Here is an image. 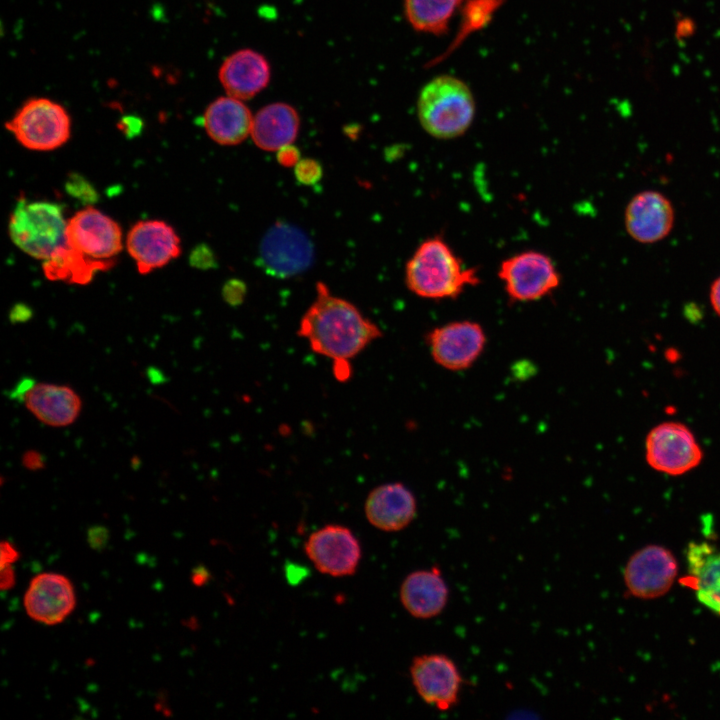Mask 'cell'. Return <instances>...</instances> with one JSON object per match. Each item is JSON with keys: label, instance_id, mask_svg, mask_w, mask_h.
<instances>
[{"label": "cell", "instance_id": "cell-34", "mask_svg": "<svg viewBox=\"0 0 720 720\" xmlns=\"http://www.w3.org/2000/svg\"><path fill=\"white\" fill-rule=\"evenodd\" d=\"M118 127L125 135L134 136L141 131L142 121L135 116H126L120 120Z\"/></svg>", "mask_w": 720, "mask_h": 720}, {"label": "cell", "instance_id": "cell-24", "mask_svg": "<svg viewBox=\"0 0 720 720\" xmlns=\"http://www.w3.org/2000/svg\"><path fill=\"white\" fill-rule=\"evenodd\" d=\"M111 268L105 263L87 259L65 243L43 263L44 274L49 280L80 285L88 284L97 272Z\"/></svg>", "mask_w": 720, "mask_h": 720}, {"label": "cell", "instance_id": "cell-26", "mask_svg": "<svg viewBox=\"0 0 720 720\" xmlns=\"http://www.w3.org/2000/svg\"><path fill=\"white\" fill-rule=\"evenodd\" d=\"M504 0H465L462 7V20L455 41L443 55H448L469 34L482 29L492 19Z\"/></svg>", "mask_w": 720, "mask_h": 720}, {"label": "cell", "instance_id": "cell-29", "mask_svg": "<svg viewBox=\"0 0 720 720\" xmlns=\"http://www.w3.org/2000/svg\"><path fill=\"white\" fill-rule=\"evenodd\" d=\"M245 286L241 281L231 280L223 287V298L230 305H239L245 296Z\"/></svg>", "mask_w": 720, "mask_h": 720}, {"label": "cell", "instance_id": "cell-17", "mask_svg": "<svg viewBox=\"0 0 720 720\" xmlns=\"http://www.w3.org/2000/svg\"><path fill=\"white\" fill-rule=\"evenodd\" d=\"M450 590L439 566L409 573L402 581L399 598L406 612L420 620L442 614L449 602Z\"/></svg>", "mask_w": 720, "mask_h": 720}, {"label": "cell", "instance_id": "cell-18", "mask_svg": "<svg viewBox=\"0 0 720 720\" xmlns=\"http://www.w3.org/2000/svg\"><path fill=\"white\" fill-rule=\"evenodd\" d=\"M368 522L384 532H398L416 517L417 501L413 492L400 482L385 483L371 490L365 500Z\"/></svg>", "mask_w": 720, "mask_h": 720}, {"label": "cell", "instance_id": "cell-12", "mask_svg": "<svg viewBox=\"0 0 720 720\" xmlns=\"http://www.w3.org/2000/svg\"><path fill=\"white\" fill-rule=\"evenodd\" d=\"M304 549L315 568L332 577L353 575L361 560L358 539L349 528L338 524L314 531Z\"/></svg>", "mask_w": 720, "mask_h": 720}, {"label": "cell", "instance_id": "cell-41", "mask_svg": "<svg viewBox=\"0 0 720 720\" xmlns=\"http://www.w3.org/2000/svg\"><path fill=\"white\" fill-rule=\"evenodd\" d=\"M191 580L195 586H202L208 580L207 570L204 567H196L193 569Z\"/></svg>", "mask_w": 720, "mask_h": 720}, {"label": "cell", "instance_id": "cell-40", "mask_svg": "<svg viewBox=\"0 0 720 720\" xmlns=\"http://www.w3.org/2000/svg\"><path fill=\"white\" fill-rule=\"evenodd\" d=\"M333 371L335 377L340 381H346L351 375V368L349 361H337L334 362Z\"/></svg>", "mask_w": 720, "mask_h": 720}, {"label": "cell", "instance_id": "cell-11", "mask_svg": "<svg viewBox=\"0 0 720 720\" xmlns=\"http://www.w3.org/2000/svg\"><path fill=\"white\" fill-rule=\"evenodd\" d=\"M426 342L435 363L450 371H463L478 360L487 339L479 323L460 320L435 327Z\"/></svg>", "mask_w": 720, "mask_h": 720}, {"label": "cell", "instance_id": "cell-20", "mask_svg": "<svg viewBox=\"0 0 720 720\" xmlns=\"http://www.w3.org/2000/svg\"><path fill=\"white\" fill-rule=\"evenodd\" d=\"M25 407L43 424L65 427L78 418L82 401L69 386L52 383H34L24 395Z\"/></svg>", "mask_w": 720, "mask_h": 720}, {"label": "cell", "instance_id": "cell-19", "mask_svg": "<svg viewBox=\"0 0 720 720\" xmlns=\"http://www.w3.org/2000/svg\"><path fill=\"white\" fill-rule=\"evenodd\" d=\"M271 69L267 59L252 49L237 50L219 68L218 77L228 95L246 100L269 83Z\"/></svg>", "mask_w": 720, "mask_h": 720}, {"label": "cell", "instance_id": "cell-22", "mask_svg": "<svg viewBox=\"0 0 720 720\" xmlns=\"http://www.w3.org/2000/svg\"><path fill=\"white\" fill-rule=\"evenodd\" d=\"M686 562L689 585L697 600L720 616V551L707 542H692Z\"/></svg>", "mask_w": 720, "mask_h": 720}, {"label": "cell", "instance_id": "cell-1", "mask_svg": "<svg viewBox=\"0 0 720 720\" xmlns=\"http://www.w3.org/2000/svg\"><path fill=\"white\" fill-rule=\"evenodd\" d=\"M310 349L333 362L349 361L382 337L379 327L351 302L334 296L322 282L297 331Z\"/></svg>", "mask_w": 720, "mask_h": 720}, {"label": "cell", "instance_id": "cell-31", "mask_svg": "<svg viewBox=\"0 0 720 720\" xmlns=\"http://www.w3.org/2000/svg\"><path fill=\"white\" fill-rule=\"evenodd\" d=\"M190 263L194 267L204 269L213 266L215 260L211 250L205 245H200L191 253Z\"/></svg>", "mask_w": 720, "mask_h": 720}, {"label": "cell", "instance_id": "cell-16", "mask_svg": "<svg viewBox=\"0 0 720 720\" xmlns=\"http://www.w3.org/2000/svg\"><path fill=\"white\" fill-rule=\"evenodd\" d=\"M674 220L672 203L664 194L655 190L635 194L624 212L628 235L642 244H652L666 238L673 228Z\"/></svg>", "mask_w": 720, "mask_h": 720}, {"label": "cell", "instance_id": "cell-28", "mask_svg": "<svg viewBox=\"0 0 720 720\" xmlns=\"http://www.w3.org/2000/svg\"><path fill=\"white\" fill-rule=\"evenodd\" d=\"M67 189L70 194L84 200L95 199V191L80 176L74 175L67 182Z\"/></svg>", "mask_w": 720, "mask_h": 720}, {"label": "cell", "instance_id": "cell-2", "mask_svg": "<svg viewBox=\"0 0 720 720\" xmlns=\"http://www.w3.org/2000/svg\"><path fill=\"white\" fill-rule=\"evenodd\" d=\"M405 282L415 295L431 300L455 299L480 278L474 268L464 266L441 236L424 240L405 267Z\"/></svg>", "mask_w": 720, "mask_h": 720}, {"label": "cell", "instance_id": "cell-39", "mask_svg": "<svg viewBox=\"0 0 720 720\" xmlns=\"http://www.w3.org/2000/svg\"><path fill=\"white\" fill-rule=\"evenodd\" d=\"M709 300L714 312L720 317V275L710 286Z\"/></svg>", "mask_w": 720, "mask_h": 720}, {"label": "cell", "instance_id": "cell-5", "mask_svg": "<svg viewBox=\"0 0 720 720\" xmlns=\"http://www.w3.org/2000/svg\"><path fill=\"white\" fill-rule=\"evenodd\" d=\"M5 128L25 148L52 151L63 146L71 136V118L59 103L45 97L26 100L5 123Z\"/></svg>", "mask_w": 720, "mask_h": 720}, {"label": "cell", "instance_id": "cell-13", "mask_svg": "<svg viewBox=\"0 0 720 720\" xmlns=\"http://www.w3.org/2000/svg\"><path fill=\"white\" fill-rule=\"evenodd\" d=\"M259 257L267 273L286 278L304 271L311 264L313 248L301 230L278 223L265 234Z\"/></svg>", "mask_w": 720, "mask_h": 720}, {"label": "cell", "instance_id": "cell-3", "mask_svg": "<svg viewBox=\"0 0 720 720\" xmlns=\"http://www.w3.org/2000/svg\"><path fill=\"white\" fill-rule=\"evenodd\" d=\"M475 113L476 103L470 87L453 75L434 77L424 85L417 99L419 122L437 139L449 140L465 134Z\"/></svg>", "mask_w": 720, "mask_h": 720}, {"label": "cell", "instance_id": "cell-33", "mask_svg": "<svg viewBox=\"0 0 720 720\" xmlns=\"http://www.w3.org/2000/svg\"><path fill=\"white\" fill-rule=\"evenodd\" d=\"M277 160L282 166L295 167L300 160V152L292 144L286 145L277 151Z\"/></svg>", "mask_w": 720, "mask_h": 720}, {"label": "cell", "instance_id": "cell-23", "mask_svg": "<svg viewBox=\"0 0 720 720\" xmlns=\"http://www.w3.org/2000/svg\"><path fill=\"white\" fill-rule=\"evenodd\" d=\"M300 118L297 111L286 103H271L253 116L251 137L257 147L265 151H278L292 144L297 137Z\"/></svg>", "mask_w": 720, "mask_h": 720}, {"label": "cell", "instance_id": "cell-36", "mask_svg": "<svg viewBox=\"0 0 720 720\" xmlns=\"http://www.w3.org/2000/svg\"><path fill=\"white\" fill-rule=\"evenodd\" d=\"M0 587L2 591L10 590L16 583V574L12 564L0 566Z\"/></svg>", "mask_w": 720, "mask_h": 720}, {"label": "cell", "instance_id": "cell-21", "mask_svg": "<svg viewBox=\"0 0 720 720\" xmlns=\"http://www.w3.org/2000/svg\"><path fill=\"white\" fill-rule=\"evenodd\" d=\"M253 115L241 99L222 96L204 111L202 123L208 136L225 146L244 141L251 133Z\"/></svg>", "mask_w": 720, "mask_h": 720}, {"label": "cell", "instance_id": "cell-7", "mask_svg": "<svg viewBox=\"0 0 720 720\" xmlns=\"http://www.w3.org/2000/svg\"><path fill=\"white\" fill-rule=\"evenodd\" d=\"M645 459L657 472L680 476L700 465L703 452L693 432L685 424L666 421L648 432Z\"/></svg>", "mask_w": 720, "mask_h": 720}, {"label": "cell", "instance_id": "cell-27", "mask_svg": "<svg viewBox=\"0 0 720 720\" xmlns=\"http://www.w3.org/2000/svg\"><path fill=\"white\" fill-rule=\"evenodd\" d=\"M296 179L304 185L316 184L322 176V168L318 161L305 158L300 159L294 167Z\"/></svg>", "mask_w": 720, "mask_h": 720}, {"label": "cell", "instance_id": "cell-15", "mask_svg": "<svg viewBox=\"0 0 720 720\" xmlns=\"http://www.w3.org/2000/svg\"><path fill=\"white\" fill-rule=\"evenodd\" d=\"M126 246L140 274L167 265L181 254L180 238L162 220H142L129 230Z\"/></svg>", "mask_w": 720, "mask_h": 720}, {"label": "cell", "instance_id": "cell-38", "mask_svg": "<svg viewBox=\"0 0 720 720\" xmlns=\"http://www.w3.org/2000/svg\"><path fill=\"white\" fill-rule=\"evenodd\" d=\"M35 381L30 377H23L10 391V398L22 401L27 391L34 385Z\"/></svg>", "mask_w": 720, "mask_h": 720}, {"label": "cell", "instance_id": "cell-32", "mask_svg": "<svg viewBox=\"0 0 720 720\" xmlns=\"http://www.w3.org/2000/svg\"><path fill=\"white\" fill-rule=\"evenodd\" d=\"M22 465L29 471H39L45 468L46 461L43 454L37 450H27L22 455Z\"/></svg>", "mask_w": 720, "mask_h": 720}, {"label": "cell", "instance_id": "cell-35", "mask_svg": "<svg viewBox=\"0 0 720 720\" xmlns=\"http://www.w3.org/2000/svg\"><path fill=\"white\" fill-rule=\"evenodd\" d=\"M1 556L0 566L13 564L19 559L18 550L8 541H2L0 545Z\"/></svg>", "mask_w": 720, "mask_h": 720}, {"label": "cell", "instance_id": "cell-4", "mask_svg": "<svg viewBox=\"0 0 720 720\" xmlns=\"http://www.w3.org/2000/svg\"><path fill=\"white\" fill-rule=\"evenodd\" d=\"M66 227L60 205L24 198L19 199L8 222L12 242L27 255L42 260L65 243Z\"/></svg>", "mask_w": 720, "mask_h": 720}, {"label": "cell", "instance_id": "cell-8", "mask_svg": "<svg viewBox=\"0 0 720 720\" xmlns=\"http://www.w3.org/2000/svg\"><path fill=\"white\" fill-rule=\"evenodd\" d=\"M409 673L416 693L425 704L447 712L459 703L463 676L450 656L443 653L415 656Z\"/></svg>", "mask_w": 720, "mask_h": 720}, {"label": "cell", "instance_id": "cell-6", "mask_svg": "<svg viewBox=\"0 0 720 720\" xmlns=\"http://www.w3.org/2000/svg\"><path fill=\"white\" fill-rule=\"evenodd\" d=\"M507 296L513 302L539 300L556 290L561 276L545 253L527 250L504 259L498 269Z\"/></svg>", "mask_w": 720, "mask_h": 720}, {"label": "cell", "instance_id": "cell-37", "mask_svg": "<svg viewBox=\"0 0 720 720\" xmlns=\"http://www.w3.org/2000/svg\"><path fill=\"white\" fill-rule=\"evenodd\" d=\"M32 317V310L25 304H16L10 311L9 319L12 323L26 322Z\"/></svg>", "mask_w": 720, "mask_h": 720}, {"label": "cell", "instance_id": "cell-30", "mask_svg": "<svg viewBox=\"0 0 720 720\" xmlns=\"http://www.w3.org/2000/svg\"><path fill=\"white\" fill-rule=\"evenodd\" d=\"M108 541L109 531L106 527L97 525L88 529L87 542L92 549L101 551L107 546Z\"/></svg>", "mask_w": 720, "mask_h": 720}, {"label": "cell", "instance_id": "cell-9", "mask_svg": "<svg viewBox=\"0 0 720 720\" xmlns=\"http://www.w3.org/2000/svg\"><path fill=\"white\" fill-rule=\"evenodd\" d=\"M65 244L87 259L113 267L123 247L122 231L112 218L87 207L67 221Z\"/></svg>", "mask_w": 720, "mask_h": 720}, {"label": "cell", "instance_id": "cell-10", "mask_svg": "<svg viewBox=\"0 0 720 720\" xmlns=\"http://www.w3.org/2000/svg\"><path fill=\"white\" fill-rule=\"evenodd\" d=\"M677 575L678 563L674 554L664 546L650 544L631 555L624 567L623 578L632 596L650 600L667 594Z\"/></svg>", "mask_w": 720, "mask_h": 720}, {"label": "cell", "instance_id": "cell-14", "mask_svg": "<svg viewBox=\"0 0 720 720\" xmlns=\"http://www.w3.org/2000/svg\"><path fill=\"white\" fill-rule=\"evenodd\" d=\"M23 604L32 620L49 626L60 624L76 607L74 586L62 574L40 573L30 581Z\"/></svg>", "mask_w": 720, "mask_h": 720}, {"label": "cell", "instance_id": "cell-25", "mask_svg": "<svg viewBox=\"0 0 720 720\" xmlns=\"http://www.w3.org/2000/svg\"><path fill=\"white\" fill-rule=\"evenodd\" d=\"M465 0H404V13L409 24L419 32L443 35L456 10Z\"/></svg>", "mask_w": 720, "mask_h": 720}]
</instances>
